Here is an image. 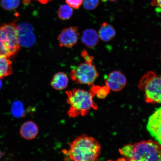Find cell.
I'll return each mask as SVG.
<instances>
[{
	"label": "cell",
	"mask_w": 161,
	"mask_h": 161,
	"mask_svg": "<svg viewBox=\"0 0 161 161\" xmlns=\"http://www.w3.org/2000/svg\"><path fill=\"white\" fill-rule=\"evenodd\" d=\"M147 127L151 135L161 145V107L149 118Z\"/></svg>",
	"instance_id": "8"
},
{
	"label": "cell",
	"mask_w": 161,
	"mask_h": 161,
	"mask_svg": "<svg viewBox=\"0 0 161 161\" xmlns=\"http://www.w3.org/2000/svg\"><path fill=\"white\" fill-rule=\"evenodd\" d=\"M146 102L149 103H161V76L154 74L146 80L144 88Z\"/></svg>",
	"instance_id": "6"
},
{
	"label": "cell",
	"mask_w": 161,
	"mask_h": 161,
	"mask_svg": "<svg viewBox=\"0 0 161 161\" xmlns=\"http://www.w3.org/2000/svg\"><path fill=\"white\" fill-rule=\"evenodd\" d=\"M4 155V154L3 152H2L1 151H0V159L3 158V156Z\"/></svg>",
	"instance_id": "25"
},
{
	"label": "cell",
	"mask_w": 161,
	"mask_h": 161,
	"mask_svg": "<svg viewBox=\"0 0 161 161\" xmlns=\"http://www.w3.org/2000/svg\"><path fill=\"white\" fill-rule=\"evenodd\" d=\"M93 92L95 96L100 99H104L109 93L110 89L107 86H100L92 85L90 89Z\"/></svg>",
	"instance_id": "16"
},
{
	"label": "cell",
	"mask_w": 161,
	"mask_h": 161,
	"mask_svg": "<svg viewBox=\"0 0 161 161\" xmlns=\"http://www.w3.org/2000/svg\"><path fill=\"white\" fill-rule=\"evenodd\" d=\"M107 161H126V160L124 158H119L117 160H109Z\"/></svg>",
	"instance_id": "24"
},
{
	"label": "cell",
	"mask_w": 161,
	"mask_h": 161,
	"mask_svg": "<svg viewBox=\"0 0 161 161\" xmlns=\"http://www.w3.org/2000/svg\"><path fill=\"white\" fill-rule=\"evenodd\" d=\"M34 1H37L42 4L46 5L50 1H51L52 0H34Z\"/></svg>",
	"instance_id": "23"
},
{
	"label": "cell",
	"mask_w": 161,
	"mask_h": 161,
	"mask_svg": "<svg viewBox=\"0 0 161 161\" xmlns=\"http://www.w3.org/2000/svg\"><path fill=\"white\" fill-rule=\"evenodd\" d=\"M108 1H110V2H114L118 1V0H108Z\"/></svg>",
	"instance_id": "27"
},
{
	"label": "cell",
	"mask_w": 161,
	"mask_h": 161,
	"mask_svg": "<svg viewBox=\"0 0 161 161\" xmlns=\"http://www.w3.org/2000/svg\"><path fill=\"white\" fill-rule=\"evenodd\" d=\"M69 83V78L67 74L64 72H59L54 75L50 85L56 90L61 91L66 89Z\"/></svg>",
	"instance_id": "12"
},
{
	"label": "cell",
	"mask_w": 161,
	"mask_h": 161,
	"mask_svg": "<svg viewBox=\"0 0 161 161\" xmlns=\"http://www.w3.org/2000/svg\"><path fill=\"white\" fill-rule=\"evenodd\" d=\"M73 14V10L71 7L68 5H63L58 9V15L60 19L65 21L70 19Z\"/></svg>",
	"instance_id": "15"
},
{
	"label": "cell",
	"mask_w": 161,
	"mask_h": 161,
	"mask_svg": "<svg viewBox=\"0 0 161 161\" xmlns=\"http://www.w3.org/2000/svg\"><path fill=\"white\" fill-rule=\"evenodd\" d=\"M12 62L7 58L0 57V79L13 73Z\"/></svg>",
	"instance_id": "14"
},
{
	"label": "cell",
	"mask_w": 161,
	"mask_h": 161,
	"mask_svg": "<svg viewBox=\"0 0 161 161\" xmlns=\"http://www.w3.org/2000/svg\"><path fill=\"white\" fill-rule=\"evenodd\" d=\"M81 55L84 58L85 61L93 62L94 59L93 56L89 55L86 50H84L82 52Z\"/></svg>",
	"instance_id": "21"
},
{
	"label": "cell",
	"mask_w": 161,
	"mask_h": 161,
	"mask_svg": "<svg viewBox=\"0 0 161 161\" xmlns=\"http://www.w3.org/2000/svg\"><path fill=\"white\" fill-rule=\"evenodd\" d=\"M99 39L98 33L96 30L91 29L84 30L81 38L82 43L89 48L96 47Z\"/></svg>",
	"instance_id": "11"
},
{
	"label": "cell",
	"mask_w": 161,
	"mask_h": 161,
	"mask_svg": "<svg viewBox=\"0 0 161 161\" xmlns=\"http://www.w3.org/2000/svg\"><path fill=\"white\" fill-rule=\"evenodd\" d=\"M99 75L93 62L85 61L72 69L69 74L71 80L76 84L91 86Z\"/></svg>",
	"instance_id": "5"
},
{
	"label": "cell",
	"mask_w": 161,
	"mask_h": 161,
	"mask_svg": "<svg viewBox=\"0 0 161 161\" xmlns=\"http://www.w3.org/2000/svg\"><path fill=\"white\" fill-rule=\"evenodd\" d=\"M39 132V128L37 125L31 120L24 122L19 130V133L22 137L27 140L35 139Z\"/></svg>",
	"instance_id": "10"
},
{
	"label": "cell",
	"mask_w": 161,
	"mask_h": 161,
	"mask_svg": "<svg viewBox=\"0 0 161 161\" xmlns=\"http://www.w3.org/2000/svg\"><path fill=\"white\" fill-rule=\"evenodd\" d=\"M126 161H161V145L151 140L130 144L119 149Z\"/></svg>",
	"instance_id": "1"
},
{
	"label": "cell",
	"mask_w": 161,
	"mask_h": 161,
	"mask_svg": "<svg viewBox=\"0 0 161 161\" xmlns=\"http://www.w3.org/2000/svg\"><path fill=\"white\" fill-rule=\"evenodd\" d=\"M68 153L71 161H98L101 147L92 137L82 134L69 144Z\"/></svg>",
	"instance_id": "2"
},
{
	"label": "cell",
	"mask_w": 161,
	"mask_h": 161,
	"mask_svg": "<svg viewBox=\"0 0 161 161\" xmlns=\"http://www.w3.org/2000/svg\"><path fill=\"white\" fill-rule=\"evenodd\" d=\"M126 78L124 74L119 71L115 70L108 74L105 81L106 86L112 91H120L125 87Z\"/></svg>",
	"instance_id": "9"
},
{
	"label": "cell",
	"mask_w": 161,
	"mask_h": 161,
	"mask_svg": "<svg viewBox=\"0 0 161 161\" xmlns=\"http://www.w3.org/2000/svg\"><path fill=\"white\" fill-rule=\"evenodd\" d=\"M80 33L77 27H70L62 30L58 40L60 47H71L77 43Z\"/></svg>",
	"instance_id": "7"
},
{
	"label": "cell",
	"mask_w": 161,
	"mask_h": 161,
	"mask_svg": "<svg viewBox=\"0 0 161 161\" xmlns=\"http://www.w3.org/2000/svg\"><path fill=\"white\" fill-rule=\"evenodd\" d=\"M66 2L72 8L77 9L83 3V0H66Z\"/></svg>",
	"instance_id": "20"
},
{
	"label": "cell",
	"mask_w": 161,
	"mask_h": 161,
	"mask_svg": "<svg viewBox=\"0 0 161 161\" xmlns=\"http://www.w3.org/2000/svg\"><path fill=\"white\" fill-rule=\"evenodd\" d=\"M13 114L15 116H22L24 114L23 108V104L21 103L17 102L15 103L13 107Z\"/></svg>",
	"instance_id": "19"
},
{
	"label": "cell",
	"mask_w": 161,
	"mask_h": 161,
	"mask_svg": "<svg viewBox=\"0 0 161 161\" xmlns=\"http://www.w3.org/2000/svg\"><path fill=\"white\" fill-rule=\"evenodd\" d=\"M66 103L69 106L67 114L72 118L87 115L92 108L97 110L98 107L93 100L95 96L91 90L86 91L80 88H74L66 91Z\"/></svg>",
	"instance_id": "3"
},
{
	"label": "cell",
	"mask_w": 161,
	"mask_h": 161,
	"mask_svg": "<svg viewBox=\"0 0 161 161\" xmlns=\"http://www.w3.org/2000/svg\"><path fill=\"white\" fill-rule=\"evenodd\" d=\"M153 4L156 5L161 10V0H154L152 3Z\"/></svg>",
	"instance_id": "22"
},
{
	"label": "cell",
	"mask_w": 161,
	"mask_h": 161,
	"mask_svg": "<svg viewBox=\"0 0 161 161\" xmlns=\"http://www.w3.org/2000/svg\"><path fill=\"white\" fill-rule=\"evenodd\" d=\"M99 3V0H83L84 8L86 10H92L96 8Z\"/></svg>",
	"instance_id": "18"
},
{
	"label": "cell",
	"mask_w": 161,
	"mask_h": 161,
	"mask_svg": "<svg viewBox=\"0 0 161 161\" xmlns=\"http://www.w3.org/2000/svg\"><path fill=\"white\" fill-rule=\"evenodd\" d=\"M20 47L19 29L16 21L0 26V57H12L18 53Z\"/></svg>",
	"instance_id": "4"
},
{
	"label": "cell",
	"mask_w": 161,
	"mask_h": 161,
	"mask_svg": "<svg viewBox=\"0 0 161 161\" xmlns=\"http://www.w3.org/2000/svg\"><path fill=\"white\" fill-rule=\"evenodd\" d=\"M1 79H0V89L2 87V85H3V82H2Z\"/></svg>",
	"instance_id": "26"
},
{
	"label": "cell",
	"mask_w": 161,
	"mask_h": 161,
	"mask_svg": "<svg viewBox=\"0 0 161 161\" xmlns=\"http://www.w3.org/2000/svg\"><path fill=\"white\" fill-rule=\"evenodd\" d=\"M20 0H1V7L7 11H13L19 7Z\"/></svg>",
	"instance_id": "17"
},
{
	"label": "cell",
	"mask_w": 161,
	"mask_h": 161,
	"mask_svg": "<svg viewBox=\"0 0 161 161\" xmlns=\"http://www.w3.org/2000/svg\"><path fill=\"white\" fill-rule=\"evenodd\" d=\"M98 35L99 39L102 41L108 42L115 37L116 32L112 25L104 23L101 25Z\"/></svg>",
	"instance_id": "13"
}]
</instances>
